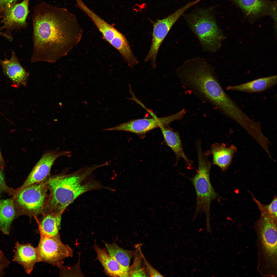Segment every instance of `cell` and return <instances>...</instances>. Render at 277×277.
Returning <instances> with one entry per match:
<instances>
[{
    "mask_svg": "<svg viewBox=\"0 0 277 277\" xmlns=\"http://www.w3.org/2000/svg\"><path fill=\"white\" fill-rule=\"evenodd\" d=\"M32 21V62L54 63L82 39V31L76 17L66 8L40 3L35 7Z\"/></svg>",
    "mask_w": 277,
    "mask_h": 277,
    "instance_id": "cell-1",
    "label": "cell"
},
{
    "mask_svg": "<svg viewBox=\"0 0 277 277\" xmlns=\"http://www.w3.org/2000/svg\"><path fill=\"white\" fill-rule=\"evenodd\" d=\"M176 72L184 86L203 102L234 121L242 117L243 111L225 92L214 67L205 59L196 57L187 60Z\"/></svg>",
    "mask_w": 277,
    "mask_h": 277,
    "instance_id": "cell-2",
    "label": "cell"
},
{
    "mask_svg": "<svg viewBox=\"0 0 277 277\" xmlns=\"http://www.w3.org/2000/svg\"><path fill=\"white\" fill-rule=\"evenodd\" d=\"M104 166L103 163L94 164L69 174L62 172L49 175L46 179L49 197L46 211L63 214L67 207L83 194L92 190L108 189L92 176L96 170Z\"/></svg>",
    "mask_w": 277,
    "mask_h": 277,
    "instance_id": "cell-3",
    "label": "cell"
},
{
    "mask_svg": "<svg viewBox=\"0 0 277 277\" xmlns=\"http://www.w3.org/2000/svg\"><path fill=\"white\" fill-rule=\"evenodd\" d=\"M182 16L204 51L214 53L221 47L226 37L217 23L214 7L197 8Z\"/></svg>",
    "mask_w": 277,
    "mask_h": 277,
    "instance_id": "cell-4",
    "label": "cell"
},
{
    "mask_svg": "<svg viewBox=\"0 0 277 277\" xmlns=\"http://www.w3.org/2000/svg\"><path fill=\"white\" fill-rule=\"evenodd\" d=\"M198 159V169L195 175L190 179L194 188L196 196V206L193 220L198 214L203 213L206 216V231L211 232L210 208L213 200L217 199L219 196L213 187L211 183L210 173L212 162L208 157V152H204L201 144L196 145Z\"/></svg>",
    "mask_w": 277,
    "mask_h": 277,
    "instance_id": "cell-5",
    "label": "cell"
},
{
    "mask_svg": "<svg viewBox=\"0 0 277 277\" xmlns=\"http://www.w3.org/2000/svg\"><path fill=\"white\" fill-rule=\"evenodd\" d=\"M46 179L15 193L12 199L16 209L17 217L26 215L36 219L47 209L49 193Z\"/></svg>",
    "mask_w": 277,
    "mask_h": 277,
    "instance_id": "cell-6",
    "label": "cell"
},
{
    "mask_svg": "<svg viewBox=\"0 0 277 277\" xmlns=\"http://www.w3.org/2000/svg\"><path fill=\"white\" fill-rule=\"evenodd\" d=\"M78 7L91 18L104 39L118 51L129 67H133L138 64V60L123 34L92 11L83 2H80Z\"/></svg>",
    "mask_w": 277,
    "mask_h": 277,
    "instance_id": "cell-7",
    "label": "cell"
},
{
    "mask_svg": "<svg viewBox=\"0 0 277 277\" xmlns=\"http://www.w3.org/2000/svg\"><path fill=\"white\" fill-rule=\"evenodd\" d=\"M192 1L187 3L168 16L159 20L153 25L152 43L149 52L145 59V62L150 61L153 67H156V59L160 46L170 30L179 18L189 8L195 5Z\"/></svg>",
    "mask_w": 277,
    "mask_h": 277,
    "instance_id": "cell-8",
    "label": "cell"
},
{
    "mask_svg": "<svg viewBox=\"0 0 277 277\" xmlns=\"http://www.w3.org/2000/svg\"><path fill=\"white\" fill-rule=\"evenodd\" d=\"M37 247L40 262L59 267L64 260L72 257L73 251L68 245L63 243L60 236H48L42 234Z\"/></svg>",
    "mask_w": 277,
    "mask_h": 277,
    "instance_id": "cell-9",
    "label": "cell"
},
{
    "mask_svg": "<svg viewBox=\"0 0 277 277\" xmlns=\"http://www.w3.org/2000/svg\"><path fill=\"white\" fill-rule=\"evenodd\" d=\"M186 112L183 109L174 114L161 117L132 120L115 126L103 130V131H122L143 135L162 126H168L175 121L181 119Z\"/></svg>",
    "mask_w": 277,
    "mask_h": 277,
    "instance_id": "cell-10",
    "label": "cell"
},
{
    "mask_svg": "<svg viewBox=\"0 0 277 277\" xmlns=\"http://www.w3.org/2000/svg\"><path fill=\"white\" fill-rule=\"evenodd\" d=\"M71 156V153L70 151H60L57 149L45 152L33 167L23 184L15 190V192L29 185L44 181L50 175L52 166L57 159L61 156L70 157Z\"/></svg>",
    "mask_w": 277,
    "mask_h": 277,
    "instance_id": "cell-11",
    "label": "cell"
},
{
    "mask_svg": "<svg viewBox=\"0 0 277 277\" xmlns=\"http://www.w3.org/2000/svg\"><path fill=\"white\" fill-rule=\"evenodd\" d=\"M242 12L251 23L263 16H270L276 24L277 5L271 0H229Z\"/></svg>",
    "mask_w": 277,
    "mask_h": 277,
    "instance_id": "cell-12",
    "label": "cell"
},
{
    "mask_svg": "<svg viewBox=\"0 0 277 277\" xmlns=\"http://www.w3.org/2000/svg\"><path fill=\"white\" fill-rule=\"evenodd\" d=\"M29 0H23L21 3L6 7L2 22L1 29L10 31L24 28L27 26L26 20L29 12Z\"/></svg>",
    "mask_w": 277,
    "mask_h": 277,
    "instance_id": "cell-13",
    "label": "cell"
},
{
    "mask_svg": "<svg viewBox=\"0 0 277 277\" xmlns=\"http://www.w3.org/2000/svg\"><path fill=\"white\" fill-rule=\"evenodd\" d=\"M261 214L258 221L261 239L267 255L274 258L277 254V220L267 214Z\"/></svg>",
    "mask_w": 277,
    "mask_h": 277,
    "instance_id": "cell-14",
    "label": "cell"
},
{
    "mask_svg": "<svg viewBox=\"0 0 277 277\" xmlns=\"http://www.w3.org/2000/svg\"><path fill=\"white\" fill-rule=\"evenodd\" d=\"M0 65L3 74L9 78L16 86H25L29 75L21 64L15 53L12 52L11 56L8 59L0 58Z\"/></svg>",
    "mask_w": 277,
    "mask_h": 277,
    "instance_id": "cell-15",
    "label": "cell"
},
{
    "mask_svg": "<svg viewBox=\"0 0 277 277\" xmlns=\"http://www.w3.org/2000/svg\"><path fill=\"white\" fill-rule=\"evenodd\" d=\"M13 251V261L21 265L27 274H30L35 264L40 262L37 247L30 244L16 242Z\"/></svg>",
    "mask_w": 277,
    "mask_h": 277,
    "instance_id": "cell-16",
    "label": "cell"
},
{
    "mask_svg": "<svg viewBox=\"0 0 277 277\" xmlns=\"http://www.w3.org/2000/svg\"><path fill=\"white\" fill-rule=\"evenodd\" d=\"M159 128L166 144L172 149L176 156V164H177L180 159L182 158L188 167L190 168L193 162L188 158L184 152L179 134L168 125L162 126Z\"/></svg>",
    "mask_w": 277,
    "mask_h": 277,
    "instance_id": "cell-17",
    "label": "cell"
},
{
    "mask_svg": "<svg viewBox=\"0 0 277 277\" xmlns=\"http://www.w3.org/2000/svg\"><path fill=\"white\" fill-rule=\"evenodd\" d=\"M233 145L228 147L225 144L215 143L211 147V153L213 157V164L225 171L231 163L235 153L237 151Z\"/></svg>",
    "mask_w": 277,
    "mask_h": 277,
    "instance_id": "cell-18",
    "label": "cell"
},
{
    "mask_svg": "<svg viewBox=\"0 0 277 277\" xmlns=\"http://www.w3.org/2000/svg\"><path fill=\"white\" fill-rule=\"evenodd\" d=\"M93 248L97 254V259L102 264L105 273L112 277H127L128 272L117 262L113 259L106 251L95 243Z\"/></svg>",
    "mask_w": 277,
    "mask_h": 277,
    "instance_id": "cell-19",
    "label": "cell"
},
{
    "mask_svg": "<svg viewBox=\"0 0 277 277\" xmlns=\"http://www.w3.org/2000/svg\"><path fill=\"white\" fill-rule=\"evenodd\" d=\"M62 214L46 211L42 215L41 220H36L40 234L48 236H60V230Z\"/></svg>",
    "mask_w": 277,
    "mask_h": 277,
    "instance_id": "cell-20",
    "label": "cell"
},
{
    "mask_svg": "<svg viewBox=\"0 0 277 277\" xmlns=\"http://www.w3.org/2000/svg\"><path fill=\"white\" fill-rule=\"evenodd\" d=\"M276 75L263 77L248 82L227 88L228 90L248 93H259L271 88L277 83Z\"/></svg>",
    "mask_w": 277,
    "mask_h": 277,
    "instance_id": "cell-21",
    "label": "cell"
},
{
    "mask_svg": "<svg viewBox=\"0 0 277 277\" xmlns=\"http://www.w3.org/2000/svg\"><path fill=\"white\" fill-rule=\"evenodd\" d=\"M17 213L12 198L0 200V231L4 234H10L13 220Z\"/></svg>",
    "mask_w": 277,
    "mask_h": 277,
    "instance_id": "cell-22",
    "label": "cell"
},
{
    "mask_svg": "<svg viewBox=\"0 0 277 277\" xmlns=\"http://www.w3.org/2000/svg\"><path fill=\"white\" fill-rule=\"evenodd\" d=\"M103 242L109 255L128 272L131 259L135 253L132 251L123 249L114 242L109 243Z\"/></svg>",
    "mask_w": 277,
    "mask_h": 277,
    "instance_id": "cell-23",
    "label": "cell"
},
{
    "mask_svg": "<svg viewBox=\"0 0 277 277\" xmlns=\"http://www.w3.org/2000/svg\"><path fill=\"white\" fill-rule=\"evenodd\" d=\"M254 201L257 204L261 213L268 215L274 220H277V199L275 196L271 202L269 204L264 205L261 203L252 194Z\"/></svg>",
    "mask_w": 277,
    "mask_h": 277,
    "instance_id": "cell-24",
    "label": "cell"
},
{
    "mask_svg": "<svg viewBox=\"0 0 277 277\" xmlns=\"http://www.w3.org/2000/svg\"><path fill=\"white\" fill-rule=\"evenodd\" d=\"M140 260L136 258L133 265L129 267L128 276H145V273L143 267L141 266Z\"/></svg>",
    "mask_w": 277,
    "mask_h": 277,
    "instance_id": "cell-25",
    "label": "cell"
},
{
    "mask_svg": "<svg viewBox=\"0 0 277 277\" xmlns=\"http://www.w3.org/2000/svg\"><path fill=\"white\" fill-rule=\"evenodd\" d=\"M137 248L140 253L141 257L143 259L144 264L146 266V270L150 276L151 277H163V276L157 270L154 269L147 261L144 255L142 252L139 246H137Z\"/></svg>",
    "mask_w": 277,
    "mask_h": 277,
    "instance_id": "cell-26",
    "label": "cell"
},
{
    "mask_svg": "<svg viewBox=\"0 0 277 277\" xmlns=\"http://www.w3.org/2000/svg\"><path fill=\"white\" fill-rule=\"evenodd\" d=\"M11 262L4 253L0 250V277L4 274V271L9 265Z\"/></svg>",
    "mask_w": 277,
    "mask_h": 277,
    "instance_id": "cell-27",
    "label": "cell"
},
{
    "mask_svg": "<svg viewBox=\"0 0 277 277\" xmlns=\"http://www.w3.org/2000/svg\"><path fill=\"white\" fill-rule=\"evenodd\" d=\"M2 169L0 166V194L6 192L12 195L13 189L9 188L6 185Z\"/></svg>",
    "mask_w": 277,
    "mask_h": 277,
    "instance_id": "cell-28",
    "label": "cell"
},
{
    "mask_svg": "<svg viewBox=\"0 0 277 277\" xmlns=\"http://www.w3.org/2000/svg\"><path fill=\"white\" fill-rule=\"evenodd\" d=\"M7 3V0H0V12L6 7Z\"/></svg>",
    "mask_w": 277,
    "mask_h": 277,
    "instance_id": "cell-29",
    "label": "cell"
},
{
    "mask_svg": "<svg viewBox=\"0 0 277 277\" xmlns=\"http://www.w3.org/2000/svg\"><path fill=\"white\" fill-rule=\"evenodd\" d=\"M5 165V163L0 149V166L2 169Z\"/></svg>",
    "mask_w": 277,
    "mask_h": 277,
    "instance_id": "cell-30",
    "label": "cell"
},
{
    "mask_svg": "<svg viewBox=\"0 0 277 277\" xmlns=\"http://www.w3.org/2000/svg\"><path fill=\"white\" fill-rule=\"evenodd\" d=\"M8 2V5L7 6H9L10 5L14 4L15 2L18 0H7Z\"/></svg>",
    "mask_w": 277,
    "mask_h": 277,
    "instance_id": "cell-31",
    "label": "cell"
}]
</instances>
